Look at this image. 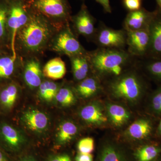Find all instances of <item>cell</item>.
<instances>
[{
  "instance_id": "d4e9b609",
  "label": "cell",
  "mask_w": 161,
  "mask_h": 161,
  "mask_svg": "<svg viewBox=\"0 0 161 161\" xmlns=\"http://www.w3.org/2000/svg\"><path fill=\"white\" fill-rule=\"evenodd\" d=\"M161 155V147L158 144L151 143L142 146L136 151V161H154Z\"/></svg>"
},
{
  "instance_id": "60d3db41",
  "label": "cell",
  "mask_w": 161,
  "mask_h": 161,
  "mask_svg": "<svg viewBox=\"0 0 161 161\" xmlns=\"http://www.w3.org/2000/svg\"><path fill=\"white\" fill-rule=\"evenodd\" d=\"M154 161H161V155L157 159H156Z\"/></svg>"
},
{
  "instance_id": "83f0119b",
  "label": "cell",
  "mask_w": 161,
  "mask_h": 161,
  "mask_svg": "<svg viewBox=\"0 0 161 161\" xmlns=\"http://www.w3.org/2000/svg\"><path fill=\"white\" fill-rule=\"evenodd\" d=\"M77 96L74 87L69 86H60L55 100L61 106L70 107L76 103Z\"/></svg>"
},
{
  "instance_id": "e575fe53",
  "label": "cell",
  "mask_w": 161,
  "mask_h": 161,
  "mask_svg": "<svg viewBox=\"0 0 161 161\" xmlns=\"http://www.w3.org/2000/svg\"><path fill=\"white\" fill-rule=\"evenodd\" d=\"M102 6L103 10L108 13H111L112 12V7L110 5V0H95Z\"/></svg>"
},
{
  "instance_id": "f546056e",
  "label": "cell",
  "mask_w": 161,
  "mask_h": 161,
  "mask_svg": "<svg viewBox=\"0 0 161 161\" xmlns=\"http://www.w3.org/2000/svg\"><path fill=\"white\" fill-rule=\"evenodd\" d=\"M148 109L152 115L161 116V85L150 95Z\"/></svg>"
},
{
  "instance_id": "b9f144b4",
  "label": "cell",
  "mask_w": 161,
  "mask_h": 161,
  "mask_svg": "<svg viewBox=\"0 0 161 161\" xmlns=\"http://www.w3.org/2000/svg\"><path fill=\"white\" fill-rule=\"evenodd\" d=\"M140 1H141V0H140Z\"/></svg>"
},
{
  "instance_id": "8d00e7d4",
  "label": "cell",
  "mask_w": 161,
  "mask_h": 161,
  "mask_svg": "<svg viewBox=\"0 0 161 161\" xmlns=\"http://www.w3.org/2000/svg\"><path fill=\"white\" fill-rule=\"evenodd\" d=\"M156 135H157L158 137L161 138V118L159 122L158 126L157 127L156 130Z\"/></svg>"
},
{
  "instance_id": "7bdbcfd3",
  "label": "cell",
  "mask_w": 161,
  "mask_h": 161,
  "mask_svg": "<svg viewBox=\"0 0 161 161\" xmlns=\"http://www.w3.org/2000/svg\"><path fill=\"white\" fill-rule=\"evenodd\" d=\"M0 84H1V83H0Z\"/></svg>"
},
{
  "instance_id": "f35d334b",
  "label": "cell",
  "mask_w": 161,
  "mask_h": 161,
  "mask_svg": "<svg viewBox=\"0 0 161 161\" xmlns=\"http://www.w3.org/2000/svg\"><path fill=\"white\" fill-rule=\"evenodd\" d=\"M7 52H10L9 51L6 50L4 49L3 47L0 46V55L3 54L5 53H7Z\"/></svg>"
},
{
  "instance_id": "4fadbf2b",
  "label": "cell",
  "mask_w": 161,
  "mask_h": 161,
  "mask_svg": "<svg viewBox=\"0 0 161 161\" xmlns=\"http://www.w3.org/2000/svg\"><path fill=\"white\" fill-rule=\"evenodd\" d=\"M150 36V47L147 58L161 59V10L158 8L148 27Z\"/></svg>"
},
{
  "instance_id": "ffe728a7",
  "label": "cell",
  "mask_w": 161,
  "mask_h": 161,
  "mask_svg": "<svg viewBox=\"0 0 161 161\" xmlns=\"http://www.w3.org/2000/svg\"><path fill=\"white\" fill-rule=\"evenodd\" d=\"M77 55L69 58L74 79L79 82L92 75L91 64L87 54Z\"/></svg>"
},
{
  "instance_id": "9c48e42d",
  "label": "cell",
  "mask_w": 161,
  "mask_h": 161,
  "mask_svg": "<svg viewBox=\"0 0 161 161\" xmlns=\"http://www.w3.org/2000/svg\"><path fill=\"white\" fill-rule=\"evenodd\" d=\"M70 22L72 29L77 36H83L92 41L96 30L95 19L84 4L82 5L78 14L72 16Z\"/></svg>"
},
{
  "instance_id": "9a60e30c",
  "label": "cell",
  "mask_w": 161,
  "mask_h": 161,
  "mask_svg": "<svg viewBox=\"0 0 161 161\" xmlns=\"http://www.w3.org/2000/svg\"><path fill=\"white\" fill-rule=\"evenodd\" d=\"M79 115L85 122L92 125H104L108 119L101 105L97 102L91 103L82 107Z\"/></svg>"
},
{
  "instance_id": "7402d4cb",
  "label": "cell",
  "mask_w": 161,
  "mask_h": 161,
  "mask_svg": "<svg viewBox=\"0 0 161 161\" xmlns=\"http://www.w3.org/2000/svg\"><path fill=\"white\" fill-rule=\"evenodd\" d=\"M78 133L77 125L70 120L62 121L58 126L55 135L56 143L64 145L70 142Z\"/></svg>"
},
{
  "instance_id": "7a4b0ae2",
  "label": "cell",
  "mask_w": 161,
  "mask_h": 161,
  "mask_svg": "<svg viewBox=\"0 0 161 161\" xmlns=\"http://www.w3.org/2000/svg\"><path fill=\"white\" fill-rule=\"evenodd\" d=\"M87 54L92 74L101 81L119 77L136 66L138 60L125 49L98 47Z\"/></svg>"
},
{
  "instance_id": "74e56055",
  "label": "cell",
  "mask_w": 161,
  "mask_h": 161,
  "mask_svg": "<svg viewBox=\"0 0 161 161\" xmlns=\"http://www.w3.org/2000/svg\"><path fill=\"white\" fill-rule=\"evenodd\" d=\"M0 161H9L6 154L0 149Z\"/></svg>"
},
{
  "instance_id": "3957f363",
  "label": "cell",
  "mask_w": 161,
  "mask_h": 161,
  "mask_svg": "<svg viewBox=\"0 0 161 161\" xmlns=\"http://www.w3.org/2000/svg\"><path fill=\"white\" fill-rule=\"evenodd\" d=\"M136 66L119 77L107 81L106 89L116 99L136 103L140 100L147 91V83L139 73Z\"/></svg>"
},
{
  "instance_id": "5b68a950",
  "label": "cell",
  "mask_w": 161,
  "mask_h": 161,
  "mask_svg": "<svg viewBox=\"0 0 161 161\" xmlns=\"http://www.w3.org/2000/svg\"><path fill=\"white\" fill-rule=\"evenodd\" d=\"M48 50L69 58L87 52L80 44L70 23L65 24L56 32L51 41Z\"/></svg>"
},
{
  "instance_id": "d6986e66",
  "label": "cell",
  "mask_w": 161,
  "mask_h": 161,
  "mask_svg": "<svg viewBox=\"0 0 161 161\" xmlns=\"http://www.w3.org/2000/svg\"><path fill=\"white\" fill-rule=\"evenodd\" d=\"M102 81L94 74L89 76L78 83L74 87L75 93L80 98H91L98 95L103 90Z\"/></svg>"
},
{
  "instance_id": "836d02e7",
  "label": "cell",
  "mask_w": 161,
  "mask_h": 161,
  "mask_svg": "<svg viewBox=\"0 0 161 161\" xmlns=\"http://www.w3.org/2000/svg\"><path fill=\"white\" fill-rule=\"evenodd\" d=\"M47 161H72L70 157L66 154H60L51 157Z\"/></svg>"
},
{
  "instance_id": "484cf974",
  "label": "cell",
  "mask_w": 161,
  "mask_h": 161,
  "mask_svg": "<svg viewBox=\"0 0 161 161\" xmlns=\"http://www.w3.org/2000/svg\"><path fill=\"white\" fill-rule=\"evenodd\" d=\"M138 60V64L141 65L149 77L161 85V59L145 58L139 60L141 62Z\"/></svg>"
},
{
  "instance_id": "d590c367",
  "label": "cell",
  "mask_w": 161,
  "mask_h": 161,
  "mask_svg": "<svg viewBox=\"0 0 161 161\" xmlns=\"http://www.w3.org/2000/svg\"><path fill=\"white\" fill-rule=\"evenodd\" d=\"M19 161H36L33 156L31 155H26L23 157Z\"/></svg>"
},
{
  "instance_id": "7c38bea8",
  "label": "cell",
  "mask_w": 161,
  "mask_h": 161,
  "mask_svg": "<svg viewBox=\"0 0 161 161\" xmlns=\"http://www.w3.org/2000/svg\"><path fill=\"white\" fill-rule=\"evenodd\" d=\"M21 122L27 130L37 134L46 132L49 125V119L44 112L30 108L22 114Z\"/></svg>"
},
{
  "instance_id": "4dcf8cb0",
  "label": "cell",
  "mask_w": 161,
  "mask_h": 161,
  "mask_svg": "<svg viewBox=\"0 0 161 161\" xmlns=\"http://www.w3.org/2000/svg\"><path fill=\"white\" fill-rule=\"evenodd\" d=\"M79 152L84 153H91L95 148L94 140L92 137H85L80 139L77 145Z\"/></svg>"
},
{
  "instance_id": "2e32d148",
  "label": "cell",
  "mask_w": 161,
  "mask_h": 161,
  "mask_svg": "<svg viewBox=\"0 0 161 161\" xmlns=\"http://www.w3.org/2000/svg\"><path fill=\"white\" fill-rule=\"evenodd\" d=\"M21 88L17 82L10 80L0 84V106L6 112L12 109L19 96Z\"/></svg>"
},
{
  "instance_id": "cb8c5ba5",
  "label": "cell",
  "mask_w": 161,
  "mask_h": 161,
  "mask_svg": "<svg viewBox=\"0 0 161 161\" xmlns=\"http://www.w3.org/2000/svg\"><path fill=\"white\" fill-rule=\"evenodd\" d=\"M8 9V0H0V46L11 53L7 29Z\"/></svg>"
},
{
  "instance_id": "52a82bcc",
  "label": "cell",
  "mask_w": 161,
  "mask_h": 161,
  "mask_svg": "<svg viewBox=\"0 0 161 161\" xmlns=\"http://www.w3.org/2000/svg\"><path fill=\"white\" fill-rule=\"evenodd\" d=\"M126 39V32L123 28L113 29L100 22L92 41L99 48L125 49Z\"/></svg>"
},
{
  "instance_id": "ba28073f",
  "label": "cell",
  "mask_w": 161,
  "mask_h": 161,
  "mask_svg": "<svg viewBox=\"0 0 161 161\" xmlns=\"http://www.w3.org/2000/svg\"><path fill=\"white\" fill-rule=\"evenodd\" d=\"M126 32L127 51L139 60L148 58L150 47L148 29Z\"/></svg>"
},
{
  "instance_id": "603a6c76",
  "label": "cell",
  "mask_w": 161,
  "mask_h": 161,
  "mask_svg": "<svg viewBox=\"0 0 161 161\" xmlns=\"http://www.w3.org/2000/svg\"><path fill=\"white\" fill-rule=\"evenodd\" d=\"M66 73L65 64L60 58L51 59L47 62L43 68L44 77L51 80L62 79Z\"/></svg>"
},
{
  "instance_id": "5bb4252c",
  "label": "cell",
  "mask_w": 161,
  "mask_h": 161,
  "mask_svg": "<svg viewBox=\"0 0 161 161\" xmlns=\"http://www.w3.org/2000/svg\"><path fill=\"white\" fill-rule=\"evenodd\" d=\"M154 11H148L145 8L130 11L124 20L123 26L126 31H136L148 29Z\"/></svg>"
},
{
  "instance_id": "f1b7e54d",
  "label": "cell",
  "mask_w": 161,
  "mask_h": 161,
  "mask_svg": "<svg viewBox=\"0 0 161 161\" xmlns=\"http://www.w3.org/2000/svg\"><path fill=\"white\" fill-rule=\"evenodd\" d=\"M98 161H127L121 150L114 144L105 145L101 151Z\"/></svg>"
},
{
  "instance_id": "e0dca14e",
  "label": "cell",
  "mask_w": 161,
  "mask_h": 161,
  "mask_svg": "<svg viewBox=\"0 0 161 161\" xmlns=\"http://www.w3.org/2000/svg\"><path fill=\"white\" fill-rule=\"evenodd\" d=\"M22 63V58L11 52L0 55V83L11 80Z\"/></svg>"
},
{
  "instance_id": "ab89813d",
  "label": "cell",
  "mask_w": 161,
  "mask_h": 161,
  "mask_svg": "<svg viewBox=\"0 0 161 161\" xmlns=\"http://www.w3.org/2000/svg\"><path fill=\"white\" fill-rule=\"evenodd\" d=\"M155 1L158 5V8L161 10V0H155Z\"/></svg>"
},
{
  "instance_id": "30bf717a",
  "label": "cell",
  "mask_w": 161,
  "mask_h": 161,
  "mask_svg": "<svg viewBox=\"0 0 161 161\" xmlns=\"http://www.w3.org/2000/svg\"><path fill=\"white\" fill-rule=\"evenodd\" d=\"M26 137L16 128L6 123L0 124V145L9 152L22 150L26 143Z\"/></svg>"
},
{
  "instance_id": "ac0fdd59",
  "label": "cell",
  "mask_w": 161,
  "mask_h": 161,
  "mask_svg": "<svg viewBox=\"0 0 161 161\" xmlns=\"http://www.w3.org/2000/svg\"><path fill=\"white\" fill-rule=\"evenodd\" d=\"M152 121L147 117L136 119L127 128L125 133L129 138L134 140L148 139L152 136L153 131Z\"/></svg>"
},
{
  "instance_id": "8fae6325",
  "label": "cell",
  "mask_w": 161,
  "mask_h": 161,
  "mask_svg": "<svg viewBox=\"0 0 161 161\" xmlns=\"http://www.w3.org/2000/svg\"><path fill=\"white\" fill-rule=\"evenodd\" d=\"M22 68L23 79L26 85L31 90L38 89L44 80L39 57L22 58Z\"/></svg>"
},
{
  "instance_id": "d6a6232c",
  "label": "cell",
  "mask_w": 161,
  "mask_h": 161,
  "mask_svg": "<svg viewBox=\"0 0 161 161\" xmlns=\"http://www.w3.org/2000/svg\"><path fill=\"white\" fill-rule=\"evenodd\" d=\"M76 161H93V157L91 153L79 152L75 157Z\"/></svg>"
},
{
  "instance_id": "44dd1931",
  "label": "cell",
  "mask_w": 161,
  "mask_h": 161,
  "mask_svg": "<svg viewBox=\"0 0 161 161\" xmlns=\"http://www.w3.org/2000/svg\"><path fill=\"white\" fill-rule=\"evenodd\" d=\"M106 110L108 119L115 127L123 126L131 118V114L129 110L119 104L107 103Z\"/></svg>"
},
{
  "instance_id": "6da1fadb",
  "label": "cell",
  "mask_w": 161,
  "mask_h": 161,
  "mask_svg": "<svg viewBox=\"0 0 161 161\" xmlns=\"http://www.w3.org/2000/svg\"><path fill=\"white\" fill-rule=\"evenodd\" d=\"M29 9V20L18 31L15 40L16 53L22 58L39 57L43 54L48 50L55 34L64 26H57L42 15Z\"/></svg>"
},
{
  "instance_id": "277c9868",
  "label": "cell",
  "mask_w": 161,
  "mask_h": 161,
  "mask_svg": "<svg viewBox=\"0 0 161 161\" xmlns=\"http://www.w3.org/2000/svg\"><path fill=\"white\" fill-rule=\"evenodd\" d=\"M27 7L52 23L62 26L70 23V8L67 0H29Z\"/></svg>"
},
{
  "instance_id": "8992f818",
  "label": "cell",
  "mask_w": 161,
  "mask_h": 161,
  "mask_svg": "<svg viewBox=\"0 0 161 161\" xmlns=\"http://www.w3.org/2000/svg\"><path fill=\"white\" fill-rule=\"evenodd\" d=\"M9 9L7 16V29L9 33L10 50L16 56L15 40L18 31L28 22L29 8L24 0H8Z\"/></svg>"
},
{
  "instance_id": "1f68e13d",
  "label": "cell",
  "mask_w": 161,
  "mask_h": 161,
  "mask_svg": "<svg viewBox=\"0 0 161 161\" xmlns=\"http://www.w3.org/2000/svg\"><path fill=\"white\" fill-rule=\"evenodd\" d=\"M123 4L129 12L138 10L142 8V3L140 0H123Z\"/></svg>"
},
{
  "instance_id": "4316f807",
  "label": "cell",
  "mask_w": 161,
  "mask_h": 161,
  "mask_svg": "<svg viewBox=\"0 0 161 161\" xmlns=\"http://www.w3.org/2000/svg\"><path fill=\"white\" fill-rule=\"evenodd\" d=\"M60 87L53 80L44 79L37 89L38 96L43 101L50 102L55 99Z\"/></svg>"
}]
</instances>
